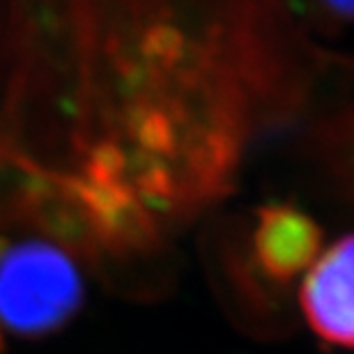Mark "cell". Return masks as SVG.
I'll use <instances>...</instances> for the list:
<instances>
[{
	"mask_svg": "<svg viewBox=\"0 0 354 354\" xmlns=\"http://www.w3.org/2000/svg\"><path fill=\"white\" fill-rule=\"evenodd\" d=\"M322 253V228L292 205H265L256 212L253 256L269 281L290 283L308 272Z\"/></svg>",
	"mask_w": 354,
	"mask_h": 354,
	"instance_id": "3957f363",
	"label": "cell"
},
{
	"mask_svg": "<svg viewBox=\"0 0 354 354\" xmlns=\"http://www.w3.org/2000/svg\"><path fill=\"white\" fill-rule=\"evenodd\" d=\"M299 304L322 343L354 350V232L320 253L301 283Z\"/></svg>",
	"mask_w": 354,
	"mask_h": 354,
	"instance_id": "7a4b0ae2",
	"label": "cell"
},
{
	"mask_svg": "<svg viewBox=\"0 0 354 354\" xmlns=\"http://www.w3.org/2000/svg\"><path fill=\"white\" fill-rule=\"evenodd\" d=\"M83 299V274L60 244L0 237V329L44 338L67 327Z\"/></svg>",
	"mask_w": 354,
	"mask_h": 354,
	"instance_id": "6da1fadb",
	"label": "cell"
},
{
	"mask_svg": "<svg viewBox=\"0 0 354 354\" xmlns=\"http://www.w3.org/2000/svg\"><path fill=\"white\" fill-rule=\"evenodd\" d=\"M3 348H5V345H3V334H0V352H3Z\"/></svg>",
	"mask_w": 354,
	"mask_h": 354,
	"instance_id": "5b68a950",
	"label": "cell"
},
{
	"mask_svg": "<svg viewBox=\"0 0 354 354\" xmlns=\"http://www.w3.org/2000/svg\"><path fill=\"white\" fill-rule=\"evenodd\" d=\"M317 10L327 12L336 21H354V3H324Z\"/></svg>",
	"mask_w": 354,
	"mask_h": 354,
	"instance_id": "277c9868",
	"label": "cell"
}]
</instances>
